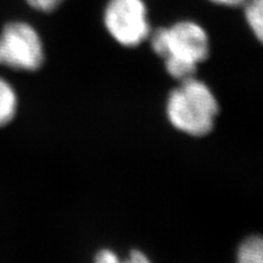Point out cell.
Wrapping results in <instances>:
<instances>
[{
    "label": "cell",
    "instance_id": "obj_1",
    "mask_svg": "<svg viewBox=\"0 0 263 263\" xmlns=\"http://www.w3.org/2000/svg\"><path fill=\"white\" fill-rule=\"evenodd\" d=\"M218 101L203 82L195 77L180 82L168 95L166 114L170 123L192 137H205L215 127Z\"/></svg>",
    "mask_w": 263,
    "mask_h": 263
},
{
    "label": "cell",
    "instance_id": "obj_2",
    "mask_svg": "<svg viewBox=\"0 0 263 263\" xmlns=\"http://www.w3.org/2000/svg\"><path fill=\"white\" fill-rule=\"evenodd\" d=\"M151 49L162 58L177 59L199 66L210 55V37L201 25L193 20H180L168 27L153 29Z\"/></svg>",
    "mask_w": 263,
    "mask_h": 263
},
{
    "label": "cell",
    "instance_id": "obj_3",
    "mask_svg": "<svg viewBox=\"0 0 263 263\" xmlns=\"http://www.w3.org/2000/svg\"><path fill=\"white\" fill-rule=\"evenodd\" d=\"M103 22L110 37L124 48L139 47L153 31L144 0H107Z\"/></svg>",
    "mask_w": 263,
    "mask_h": 263
},
{
    "label": "cell",
    "instance_id": "obj_4",
    "mask_svg": "<svg viewBox=\"0 0 263 263\" xmlns=\"http://www.w3.org/2000/svg\"><path fill=\"white\" fill-rule=\"evenodd\" d=\"M44 60L41 34L32 25L11 21L4 26L0 34V65L29 72L39 70Z\"/></svg>",
    "mask_w": 263,
    "mask_h": 263
},
{
    "label": "cell",
    "instance_id": "obj_5",
    "mask_svg": "<svg viewBox=\"0 0 263 263\" xmlns=\"http://www.w3.org/2000/svg\"><path fill=\"white\" fill-rule=\"evenodd\" d=\"M16 111H17V95L11 84L0 77V127H4L11 122Z\"/></svg>",
    "mask_w": 263,
    "mask_h": 263
},
{
    "label": "cell",
    "instance_id": "obj_6",
    "mask_svg": "<svg viewBox=\"0 0 263 263\" xmlns=\"http://www.w3.org/2000/svg\"><path fill=\"white\" fill-rule=\"evenodd\" d=\"M241 8L244 17L252 34L258 42L263 39V0H245Z\"/></svg>",
    "mask_w": 263,
    "mask_h": 263
},
{
    "label": "cell",
    "instance_id": "obj_7",
    "mask_svg": "<svg viewBox=\"0 0 263 263\" xmlns=\"http://www.w3.org/2000/svg\"><path fill=\"white\" fill-rule=\"evenodd\" d=\"M236 263H263V241L261 236H249L236 252Z\"/></svg>",
    "mask_w": 263,
    "mask_h": 263
},
{
    "label": "cell",
    "instance_id": "obj_8",
    "mask_svg": "<svg viewBox=\"0 0 263 263\" xmlns=\"http://www.w3.org/2000/svg\"><path fill=\"white\" fill-rule=\"evenodd\" d=\"M164 67H166L167 73H168L171 77L182 82L188 80V78L194 77V73L196 72L197 66L186 61L167 58L164 59Z\"/></svg>",
    "mask_w": 263,
    "mask_h": 263
},
{
    "label": "cell",
    "instance_id": "obj_9",
    "mask_svg": "<svg viewBox=\"0 0 263 263\" xmlns=\"http://www.w3.org/2000/svg\"><path fill=\"white\" fill-rule=\"evenodd\" d=\"M33 10L43 14H51L57 11L66 0H25Z\"/></svg>",
    "mask_w": 263,
    "mask_h": 263
},
{
    "label": "cell",
    "instance_id": "obj_10",
    "mask_svg": "<svg viewBox=\"0 0 263 263\" xmlns=\"http://www.w3.org/2000/svg\"><path fill=\"white\" fill-rule=\"evenodd\" d=\"M93 263H123V259L110 249H101L95 254Z\"/></svg>",
    "mask_w": 263,
    "mask_h": 263
},
{
    "label": "cell",
    "instance_id": "obj_11",
    "mask_svg": "<svg viewBox=\"0 0 263 263\" xmlns=\"http://www.w3.org/2000/svg\"><path fill=\"white\" fill-rule=\"evenodd\" d=\"M123 263H154L149 258V256L144 254L140 250H132L126 258H123Z\"/></svg>",
    "mask_w": 263,
    "mask_h": 263
},
{
    "label": "cell",
    "instance_id": "obj_12",
    "mask_svg": "<svg viewBox=\"0 0 263 263\" xmlns=\"http://www.w3.org/2000/svg\"><path fill=\"white\" fill-rule=\"evenodd\" d=\"M212 4L218 6H224V8H238L241 6L245 0H209Z\"/></svg>",
    "mask_w": 263,
    "mask_h": 263
}]
</instances>
